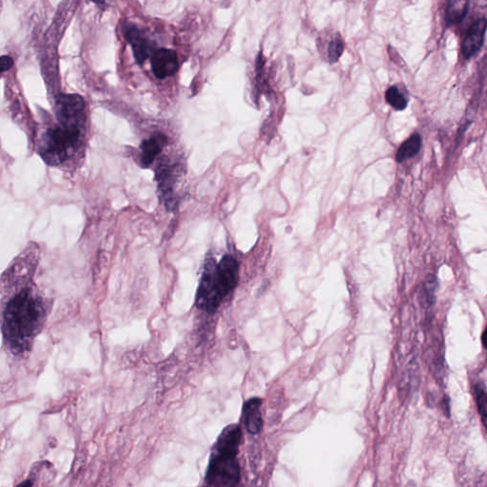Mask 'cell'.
<instances>
[{"instance_id":"obj_1","label":"cell","mask_w":487,"mask_h":487,"mask_svg":"<svg viewBox=\"0 0 487 487\" xmlns=\"http://www.w3.org/2000/svg\"><path fill=\"white\" fill-rule=\"evenodd\" d=\"M49 304L33 286L16 289L2 312V332L11 352H29L36 336L43 329Z\"/></svg>"},{"instance_id":"obj_2","label":"cell","mask_w":487,"mask_h":487,"mask_svg":"<svg viewBox=\"0 0 487 487\" xmlns=\"http://www.w3.org/2000/svg\"><path fill=\"white\" fill-rule=\"evenodd\" d=\"M242 440L241 429L230 424L221 432L210 454L206 483L215 487H232L240 478L237 461Z\"/></svg>"},{"instance_id":"obj_3","label":"cell","mask_w":487,"mask_h":487,"mask_svg":"<svg viewBox=\"0 0 487 487\" xmlns=\"http://www.w3.org/2000/svg\"><path fill=\"white\" fill-rule=\"evenodd\" d=\"M82 136V129L59 126L48 130L39 142V152L49 165H58L66 160Z\"/></svg>"},{"instance_id":"obj_4","label":"cell","mask_w":487,"mask_h":487,"mask_svg":"<svg viewBox=\"0 0 487 487\" xmlns=\"http://www.w3.org/2000/svg\"><path fill=\"white\" fill-rule=\"evenodd\" d=\"M217 262L209 257L205 261L203 272L196 294V306L207 313H215L225 298L216 272Z\"/></svg>"},{"instance_id":"obj_5","label":"cell","mask_w":487,"mask_h":487,"mask_svg":"<svg viewBox=\"0 0 487 487\" xmlns=\"http://www.w3.org/2000/svg\"><path fill=\"white\" fill-rule=\"evenodd\" d=\"M56 118L59 124L69 128H84V101L78 95H61L56 98Z\"/></svg>"},{"instance_id":"obj_6","label":"cell","mask_w":487,"mask_h":487,"mask_svg":"<svg viewBox=\"0 0 487 487\" xmlns=\"http://www.w3.org/2000/svg\"><path fill=\"white\" fill-rule=\"evenodd\" d=\"M219 284L222 292L227 297L237 286L239 279L238 262L233 256L227 255L221 259L216 267Z\"/></svg>"},{"instance_id":"obj_7","label":"cell","mask_w":487,"mask_h":487,"mask_svg":"<svg viewBox=\"0 0 487 487\" xmlns=\"http://www.w3.org/2000/svg\"><path fill=\"white\" fill-rule=\"evenodd\" d=\"M487 30V19H478L469 27L461 46V52L466 59L471 58L481 50Z\"/></svg>"},{"instance_id":"obj_8","label":"cell","mask_w":487,"mask_h":487,"mask_svg":"<svg viewBox=\"0 0 487 487\" xmlns=\"http://www.w3.org/2000/svg\"><path fill=\"white\" fill-rule=\"evenodd\" d=\"M179 67L178 55L173 50L159 49L153 53L152 69L156 78L164 79L175 75Z\"/></svg>"},{"instance_id":"obj_9","label":"cell","mask_w":487,"mask_h":487,"mask_svg":"<svg viewBox=\"0 0 487 487\" xmlns=\"http://www.w3.org/2000/svg\"><path fill=\"white\" fill-rule=\"evenodd\" d=\"M173 175H175V173H173V167H170L169 164L164 162V163L159 165L158 173H156L159 190H160L164 203L169 210H175L176 206H178L175 193H173V186H175V176Z\"/></svg>"},{"instance_id":"obj_10","label":"cell","mask_w":487,"mask_h":487,"mask_svg":"<svg viewBox=\"0 0 487 487\" xmlns=\"http://www.w3.org/2000/svg\"><path fill=\"white\" fill-rule=\"evenodd\" d=\"M124 35L133 48L136 62L139 64L143 63L149 58L150 49H152L149 39L138 27L133 24L127 25L124 30Z\"/></svg>"},{"instance_id":"obj_11","label":"cell","mask_w":487,"mask_h":487,"mask_svg":"<svg viewBox=\"0 0 487 487\" xmlns=\"http://www.w3.org/2000/svg\"><path fill=\"white\" fill-rule=\"evenodd\" d=\"M261 399L252 398L247 400L243 407L244 423L250 434H258L263 426V418L260 411Z\"/></svg>"},{"instance_id":"obj_12","label":"cell","mask_w":487,"mask_h":487,"mask_svg":"<svg viewBox=\"0 0 487 487\" xmlns=\"http://www.w3.org/2000/svg\"><path fill=\"white\" fill-rule=\"evenodd\" d=\"M167 143V139L164 135H155L145 140L141 145L142 155L141 161L145 166H149L155 160L156 156L163 150Z\"/></svg>"},{"instance_id":"obj_13","label":"cell","mask_w":487,"mask_h":487,"mask_svg":"<svg viewBox=\"0 0 487 487\" xmlns=\"http://www.w3.org/2000/svg\"><path fill=\"white\" fill-rule=\"evenodd\" d=\"M421 147V135L419 133H414L399 148L397 155H396V160L401 163V162L406 161L407 159L414 158L420 152Z\"/></svg>"},{"instance_id":"obj_14","label":"cell","mask_w":487,"mask_h":487,"mask_svg":"<svg viewBox=\"0 0 487 487\" xmlns=\"http://www.w3.org/2000/svg\"><path fill=\"white\" fill-rule=\"evenodd\" d=\"M469 9V2L464 0H452L447 5L446 19L447 24H460L466 18Z\"/></svg>"},{"instance_id":"obj_15","label":"cell","mask_w":487,"mask_h":487,"mask_svg":"<svg viewBox=\"0 0 487 487\" xmlns=\"http://www.w3.org/2000/svg\"><path fill=\"white\" fill-rule=\"evenodd\" d=\"M386 101L389 102L395 110L403 111L406 109L407 106L406 98H404L403 93L399 91L397 87H390L389 89L386 91Z\"/></svg>"},{"instance_id":"obj_16","label":"cell","mask_w":487,"mask_h":487,"mask_svg":"<svg viewBox=\"0 0 487 487\" xmlns=\"http://www.w3.org/2000/svg\"><path fill=\"white\" fill-rule=\"evenodd\" d=\"M476 399H477V404L478 409V414L481 416V421L487 429V403L486 394L484 387L478 384L475 389Z\"/></svg>"},{"instance_id":"obj_17","label":"cell","mask_w":487,"mask_h":487,"mask_svg":"<svg viewBox=\"0 0 487 487\" xmlns=\"http://www.w3.org/2000/svg\"><path fill=\"white\" fill-rule=\"evenodd\" d=\"M344 51V43L340 38L334 39L330 42L329 47V59L330 62L337 61Z\"/></svg>"},{"instance_id":"obj_18","label":"cell","mask_w":487,"mask_h":487,"mask_svg":"<svg viewBox=\"0 0 487 487\" xmlns=\"http://www.w3.org/2000/svg\"><path fill=\"white\" fill-rule=\"evenodd\" d=\"M14 65V61L12 58H10V56H4L1 58V71L2 72H5V71H8L10 69V68H12Z\"/></svg>"},{"instance_id":"obj_19","label":"cell","mask_w":487,"mask_h":487,"mask_svg":"<svg viewBox=\"0 0 487 487\" xmlns=\"http://www.w3.org/2000/svg\"><path fill=\"white\" fill-rule=\"evenodd\" d=\"M34 481L32 478H28V480L21 481V483L18 484L16 487H33Z\"/></svg>"},{"instance_id":"obj_20","label":"cell","mask_w":487,"mask_h":487,"mask_svg":"<svg viewBox=\"0 0 487 487\" xmlns=\"http://www.w3.org/2000/svg\"><path fill=\"white\" fill-rule=\"evenodd\" d=\"M481 341H483V347L487 349V329L484 330L483 336H481Z\"/></svg>"}]
</instances>
